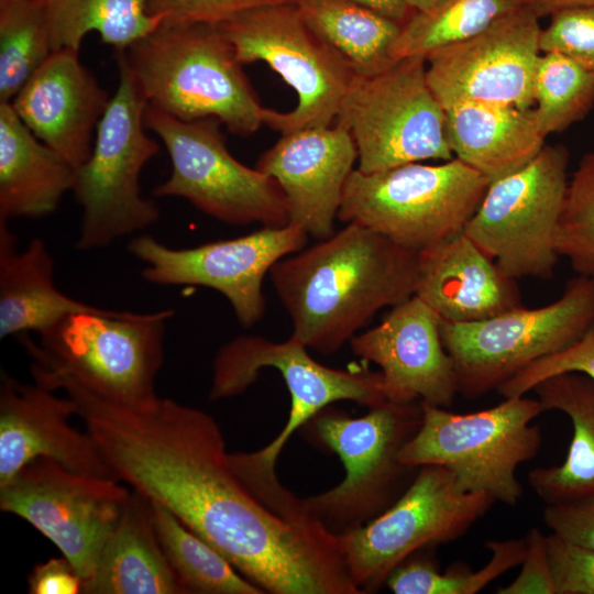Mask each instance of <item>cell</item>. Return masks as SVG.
I'll return each mask as SVG.
<instances>
[{
	"instance_id": "obj_1",
	"label": "cell",
	"mask_w": 594,
	"mask_h": 594,
	"mask_svg": "<svg viewBox=\"0 0 594 594\" xmlns=\"http://www.w3.org/2000/svg\"><path fill=\"white\" fill-rule=\"evenodd\" d=\"M117 479L156 503L271 594H361L333 535L315 519L293 520L262 503L231 468L207 413L158 397L134 408L59 378Z\"/></svg>"
},
{
	"instance_id": "obj_2",
	"label": "cell",
	"mask_w": 594,
	"mask_h": 594,
	"mask_svg": "<svg viewBox=\"0 0 594 594\" xmlns=\"http://www.w3.org/2000/svg\"><path fill=\"white\" fill-rule=\"evenodd\" d=\"M418 253L349 222L327 239L279 260L270 271L292 336L332 354L384 307L415 295Z\"/></svg>"
},
{
	"instance_id": "obj_3",
	"label": "cell",
	"mask_w": 594,
	"mask_h": 594,
	"mask_svg": "<svg viewBox=\"0 0 594 594\" xmlns=\"http://www.w3.org/2000/svg\"><path fill=\"white\" fill-rule=\"evenodd\" d=\"M116 54L148 105L174 118H215L239 136L265 125L267 108L218 25L162 23Z\"/></svg>"
},
{
	"instance_id": "obj_4",
	"label": "cell",
	"mask_w": 594,
	"mask_h": 594,
	"mask_svg": "<svg viewBox=\"0 0 594 594\" xmlns=\"http://www.w3.org/2000/svg\"><path fill=\"white\" fill-rule=\"evenodd\" d=\"M172 309L131 312L99 308L67 316L35 342L20 340L37 384L69 380L107 400L134 408L157 398L156 376L164 363V334Z\"/></svg>"
},
{
	"instance_id": "obj_5",
	"label": "cell",
	"mask_w": 594,
	"mask_h": 594,
	"mask_svg": "<svg viewBox=\"0 0 594 594\" xmlns=\"http://www.w3.org/2000/svg\"><path fill=\"white\" fill-rule=\"evenodd\" d=\"M421 421L420 403L385 400L360 418L331 406L320 410L300 430L312 444L340 458L345 476L329 491L298 498L299 512L336 536L377 517L402 496L419 469L403 464L399 452Z\"/></svg>"
},
{
	"instance_id": "obj_6",
	"label": "cell",
	"mask_w": 594,
	"mask_h": 594,
	"mask_svg": "<svg viewBox=\"0 0 594 594\" xmlns=\"http://www.w3.org/2000/svg\"><path fill=\"white\" fill-rule=\"evenodd\" d=\"M265 367L280 373L292 403L285 427L271 443L254 452L229 454L235 475L254 493L271 491L279 484L275 465L280 451L290 436L320 410L339 400H352L367 408L386 400L380 372L343 371L320 364L292 334L282 342L240 336L222 345L212 364L210 398L242 394Z\"/></svg>"
},
{
	"instance_id": "obj_7",
	"label": "cell",
	"mask_w": 594,
	"mask_h": 594,
	"mask_svg": "<svg viewBox=\"0 0 594 594\" xmlns=\"http://www.w3.org/2000/svg\"><path fill=\"white\" fill-rule=\"evenodd\" d=\"M420 405L421 425L402 448L400 462L416 469L441 465L451 471L461 492L517 505L524 494L517 469L537 455L542 442L539 426L531 424L543 413L539 400L526 395L504 398L468 414Z\"/></svg>"
},
{
	"instance_id": "obj_8",
	"label": "cell",
	"mask_w": 594,
	"mask_h": 594,
	"mask_svg": "<svg viewBox=\"0 0 594 594\" xmlns=\"http://www.w3.org/2000/svg\"><path fill=\"white\" fill-rule=\"evenodd\" d=\"M481 173L453 157L365 174L353 169L338 219L370 228L420 253L463 233L490 185Z\"/></svg>"
},
{
	"instance_id": "obj_9",
	"label": "cell",
	"mask_w": 594,
	"mask_h": 594,
	"mask_svg": "<svg viewBox=\"0 0 594 594\" xmlns=\"http://www.w3.org/2000/svg\"><path fill=\"white\" fill-rule=\"evenodd\" d=\"M119 84L100 119L89 158L76 168L73 193L82 208L76 246L88 251L141 232L160 218L141 194L140 176L160 151L146 135L147 100L123 58L116 54Z\"/></svg>"
},
{
	"instance_id": "obj_10",
	"label": "cell",
	"mask_w": 594,
	"mask_h": 594,
	"mask_svg": "<svg viewBox=\"0 0 594 594\" xmlns=\"http://www.w3.org/2000/svg\"><path fill=\"white\" fill-rule=\"evenodd\" d=\"M593 321L594 275H578L546 306H521L475 322L441 320L440 332L459 394L477 398L532 362L570 346Z\"/></svg>"
},
{
	"instance_id": "obj_11",
	"label": "cell",
	"mask_w": 594,
	"mask_h": 594,
	"mask_svg": "<svg viewBox=\"0 0 594 594\" xmlns=\"http://www.w3.org/2000/svg\"><path fill=\"white\" fill-rule=\"evenodd\" d=\"M244 66L266 63L298 97L288 112L268 109L265 125L286 133L329 127L356 74L306 21L297 3L260 7L218 25Z\"/></svg>"
},
{
	"instance_id": "obj_12",
	"label": "cell",
	"mask_w": 594,
	"mask_h": 594,
	"mask_svg": "<svg viewBox=\"0 0 594 594\" xmlns=\"http://www.w3.org/2000/svg\"><path fill=\"white\" fill-rule=\"evenodd\" d=\"M145 125L161 139L172 164L169 177L154 188L155 197L183 198L235 226L289 223L287 200L278 184L229 152L219 120L183 121L148 105Z\"/></svg>"
},
{
	"instance_id": "obj_13",
	"label": "cell",
	"mask_w": 594,
	"mask_h": 594,
	"mask_svg": "<svg viewBox=\"0 0 594 594\" xmlns=\"http://www.w3.org/2000/svg\"><path fill=\"white\" fill-rule=\"evenodd\" d=\"M336 121L350 131L365 174L426 160L450 161L446 112L427 80L425 57L395 61L373 75L355 74Z\"/></svg>"
},
{
	"instance_id": "obj_14",
	"label": "cell",
	"mask_w": 594,
	"mask_h": 594,
	"mask_svg": "<svg viewBox=\"0 0 594 594\" xmlns=\"http://www.w3.org/2000/svg\"><path fill=\"white\" fill-rule=\"evenodd\" d=\"M496 503L461 492L441 465H422L402 496L367 524L339 536L349 575L361 593H375L392 571L416 551L449 543Z\"/></svg>"
},
{
	"instance_id": "obj_15",
	"label": "cell",
	"mask_w": 594,
	"mask_h": 594,
	"mask_svg": "<svg viewBox=\"0 0 594 594\" xmlns=\"http://www.w3.org/2000/svg\"><path fill=\"white\" fill-rule=\"evenodd\" d=\"M569 151L544 145L520 169L491 182L464 233L512 278L548 279L568 186Z\"/></svg>"
},
{
	"instance_id": "obj_16",
	"label": "cell",
	"mask_w": 594,
	"mask_h": 594,
	"mask_svg": "<svg viewBox=\"0 0 594 594\" xmlns=\"http://www.w3.org/2000/svg\"><path fill=\"white\" fill-rule=\"evenodd\" d=\"M130 492L118 480L78 473L38 458L0 485V508L51 540L85 583Z\"/></svg>"
},
{
	"instance_id": "obj_17",
	"label": "cell",
	"mask_w": 594,
	"mask_h": 594,
	"mask_svg": "<svg viewBox=\"0 0 594 594\" xmlns=\"http://www.w3.org/2000/svg\"><path fill=\"white\" fill-rule=\"evenodd\" d=\"M299 227H263L252 233L188 249L169 248L150 235L135 237L132 255L145 264L142 276L157 285H197L219 292L244 328L265 314L263 282L279 260L306 246Z\"/></svg>"
},
{
	"instance_id": "obj_18",
	"label": "cell",
	"mask_w": 594,
	"mask_h": 594,
	"mask_svg": "<svg viewBox=\"0 0 594 594\" xmlns=\"http://www.w3.org/2000/svg\"><path fill=\"white\" fill-rule=\"evenodd\" d=\"M539 20L522 6L479 34L430 53L427 80L442 108L479 102L530 109L540 56Z\"/></svg>"
},
{
	"instance_id": "obj_19",
	"label": "cell",
	"mask_w": 594,
	"mask_h": 594,
	"mask_svg": "<svg viewBox=\"0 0 594 594\" xmlns=\"http://www.w3.org/2000/svg\"><path fill=\"white\" fill-rule=\"evenodd\" d=\"M441 319L417 296L394 306L382 321L350 340L352 352L375 363L386 400L449 408L459 394Z\"/></svg>"
},
{
	"instance_id": "obj_20",
	"label": "cell",
	"mask_w": 594,
	"mask_h": 594,
	"mask_svg": "<svg viewBox=\"0 0 594 594\" xmlns=\"http://www.w3.org/2000/svg\"><path fill=\"white\" fill-rule=\"evenodd\" d=\"M280 134L260 156L255 168L280 187L289 223L316 240L327 239L336 232L344 186L358 161L354 140L338 121Z\"/></svg>"
},
{
	"instance_id": "obj_21",
	"label": "cell",
	"mask_w": 594,
	"mask_h": 594,
	"mask_svg": "<svg viewBox=\"0 0 594 594\" xmlns=\"http://www.w3.org/2000/svg\"><path fill=\"white\" fill-rule=\"evenodd\" d=\"M74 415L77 407L68 396L1 371L0 485L38 458L78 473L118 480L89 432L70 425Z\"/></svg>"
},
{
	"instance_id": "obj_22",
	"label": "cell",
	"mask_w": 594,
	"mask_h": 594,
	"mask_svg": "<svg viewBox=\"0 0 594 594\" xmlns=\"http://www.w3.org/2000/svg\"><path fill=\"white\" fill-rule=\"evenodd\" d=\"M110 99L78 52L64 48L54 51L9 103L40 141L78 168L91 154Z\"/></svg>"
},
{
	"instance_id": "obj_23",
	"label": "cell",
	"mask_w": 594,
	"mask_h": 594,
	"mask_svg": "<svg viewBox=\"0 0 594 594\" xmlns=\"http://www.w3.org/2000/svg\"><path fill=\"white\" fill-rule=\"evenodd\" d=\"M415 296L442 321L466 323L521 307L509 277L464 232L418 253Z\"/></svg>"
},
{
	"instance_id": "obj_24",
	"label": "cell",
	"mask_w": 594,
	"mask_h": 594,
	"mask_svg": "<svg viewBox=\"0 0 594 594\" xmlns=\"http://www.w3.org/2000/svg\"><path fill=\"white\" fill-rule=\"evenodd\" d=\"M54 260L45 242L33 238L23 251L7 220L0 219V338L41 334L69 315L100 307L63 294L54 283Z\"/></svg>"
},
{
	"instance_id": "obj_25",
	"label": "cell",
	"mask_w": 594,
	"mask_h": 594,
	"mask_svg": "<svg viewBox=\"0 0 594 594\" xmlns=\"http://www.w3.org/2000/svg\"><path fill=\"white\" fill-rule=\"evenodd\" d=\"M444 112L452 154L490 182L520 169L544 146L530 109L462 102Z\"/></svg>"
},
{
	"instance_id": "obj_26",
	"label": "cell",
	"mask_w": 594,
	"mask_h": 594,
	"mask_svg": "<svg viewBox=\"0 0 594 594\" xmlns=\"http://www.w3.org/2000/svg\"><path fill=\"white\" fill-rule=\"evenodd\" d=\"M76 168L0 102V219L42 218L72 191Z\"/></svg>"
},
{
	"instance_id": "obj_27",
	"label": "cell",
	"mask_w": 594,
	"mask_h": 594,
	"mask_svg": "<svg viewBox=\"0 0 594 594\" xmlns=\"http://www.w3.org/2000/svg\"><path fill=\"white\" fill-rule=\"evenodd\" d=\"M85 594H185L158 542L151 503L132 490Z\"/></svg>"
},
{
	"instance_id": "obj_28",
	"label": "cell",
	"mask_w": 594,
	"mask_h": 594,
	"mask_svg": "<svg viewBox=\"0 0 594 594\" xmlns=\"http://www.w3.org/2000/svg\"><path fill=\"white\" fill-rule=\"evenodd\" d=\"M531 392L542 411L568 416L572 438L561 464L528 473L529 486L546 505L594 496V382L582 373L565 372L539 382Z\"/></svg>"
},
{
	"instance_id": "obj_29",
	"label": "cell",
	"mask_w": 594,
	"mask_h": 594,
	"mask_svg": "<svg viewBox=\"0 0 594 594\" xmlns=\"http://www.w3.org/2000/svg\"><path fill=\"white\" fill-rule=\"evenodd\" d=\"M309 25L338 50L359 75H373L395 61L391 48L402 24L350 0H298Z\"/></svg>"
},
{
	"instance_id": "obj_30",
	"label": "cell",
	"mask_w": 594,
	"mask_h": 594,
	"mask_svg": "<svg viewBox=\"0 0 594 594\" xmlns=\"http://www.w3.org/2000/svg\"><path fill=\"white\" fill-rule=\"evenodd\" d=\"M148 1L44 0L53 52H79L90 32L98 33L114 52H124L162 24L161 18L150 13Z\"/></svg>"
},
{
	"instance_id": "obj_31",
	"label": "cell",
	"mask_w": 594,
	"mask_h": 594,
	"mask_svg": "<svg viewBox=\"0 0 594 594\" xmlns=\"http://www.w3.org/2000/svg\"><path fill=\"white\" fill-rule=\"evenodd\" d=\"M150 503L158 542L185 594H265L170 512Z\"/></svg>"
},
{
	"instance_id": "obj_32",
	"label": "cell",
	"mask_w": 594,
	"mask_h": 594,
	"mask_svg": "<svg viewBox=\"0 0 594 594\" xmlns=\"http://www.w3.org/2000/svg\"><path fill=\"white\" fill-rule=\"evenodd\" d=\"M488 562L473 571L468 563L454 562L444 572L430 552L435 547L420 549L397 565L386 580L395 594H476L507 571L520 565L526 540H490Z\"/></svg>"
},
{
	"instance_id": "obj_33",
	"label": "cell",
	"mask_w": 594,
	"mask_h": 594,
	"mask_svg": "<svg viewBox=\"0 0 594 594\" xmlns=\"http://www.w3.org/2000/svg\"><path fill=\"white\" fill-rule=\"evenodd\" d=\"M526 0H448L425 12H414L402 25L391 48L394 61L427 57L433 51L472 37Z\"/></svg>"
},
{
	"instance_id": "obj_34",
	"label": "cell",
	"mask_w": 594,
	"mask_h": 594,
	"mask_svg": "<svg viewBox=\"0 0 594 594\" xmlns=\"http://www.w3.org/2000/svg\"><path fill=\"white\" fill-rule=\"evenodd\" d=\"M52 53L44 0H0V102H11Z\"/></svg>"
},
{
	"instance_id": "obj_35",
	"label": "cell",
	"mask_w": 594,
	"mask_h": 594,
	"mask_svg": "<svg viewBox=\"0 0 594 594\" xmlns=\"http://www.w3.org/2000/svg\"><path fill=\"white\" fill-rule=\"evenodd\" d=\"M534 118L547 138L583 120L594 108V72L559 54L539 56L534 77Z\"/></svg>"
},
{
	"instance_id": "obj_36",
	"label": "cell",
	"mask_w": 594,
	"mask_h": 594,
	"mask_svg": "<svg viewBox=\"0 0 594 594\" xmlns=\"http://www.w3.org/2000/svg\"><path fill=\"white\" fill-rule=\"evenodd\" d=\"M556 248L579 275H594V150L568 180Z\"/></svg>"
},
{
	"instance_id": "obj_37",
	"label": "cell",
	"mask_w": 594,
	"mask_h": 594,
	"mask_svg": "<svg viewBox=\"0 0 594 594\" xmlns=\"http://www.w3.org/2000/svg\"><path fill=\"white\" fill-rule=\"evenodd\" d=\"M565 372L582 373L594 382V321L573 344L532 362L505 381L496 391L503 398L524 396L539 382Z\"/></svg>"
},
{
	"instance_id": "obj_38",
	"label": "cell",
	"mask_w": 594,
	"mask_h": 594,
	"mask_svg": "<svg viewBox=\"0 0 594 594\" xmlns=\"http://www.w3.org/2000/svg\"><path fill=\"white\" fill-rule=\"evenodd\" d=\"M540 52L559 53L594 72V6L575 7L550 16L541 29Z\"/></svg>"
},
{
	"instance_id": "obj_39",
	"label": "cell",
	"mask_w": 594,
	"mask_h": 594,
	"mask_svg": "<svg viewBox=\"0 0 594 594\" xmlns=\"http://www.w3.org/2000/svg\"><path fill=\"white\" fill-rule=\"evenodd\" d=\"M298 0H150L148 11L166 24L219 25L251 9Z\"/></svg>"
},
{
	"instance_id": "obj_40",
	"label": "cell",
	"mask_w": 594,
	"mask_h": 594,
	"mask_svg": "<svg viewBox=\"0 0 594 594\" xmlns=\"http://www.w3.org/2000/svg\"><path fill=\"white\" fill-rule=\"evenodd\" d=\"M547 543L554 594H594V552L552 532Z\"/></svg>"
},
{
	"instance_id": "obj_41",
	"label": "cell",
	"mask_w": 594,
	"mask_h": 594,
	"mask_svg": "<svg viewBox=\"0 0 594 594\" xmlns=\"http://www.w3.org/2000/svg\"><path fill=\"white\" fill-rule=\"evenodd\" d=\"M542 519L552 534L594 552V496L546 505Z\"/></svg>"
},
{
	"instance_id": "obj_42",
	"label": "cell",
	"mask_w": 594,
	"mask_h": 594,
	"mask_svg": "<svg viewBox=\"0 0 594 594\" xmlns=\"http://www.w3.org/2000/svg\"><path fill=\"white\" fill-rule=\"evenodd\" d=\"M526 540L525 557L517 578L506 586L498 587L497 594H554L551 576L547 536L538 528H531Z\"/></svg>"
},
{
	"instance_id": "obj_43",
	"label": "cell",
	"mask_w": 594,
	"mask_h": 594,
	"mask_svg": "<svg viewBox=\"0 0 594 594\" xmlns=\"http://www.w3.org/2000/svg\"><path fill=\"white\" fill-rule=\"evenodd\" d=\"M28 584L31 594H78L84 588L82 578L64 557L34 565Z\"/></svg>"
},
{
	"instance_id": "obj_44",
	"label": "cell",
	"mask_w": 594,
	"mask_h": 594,
	"mask_svg": "<svg viewBox=\"0 0 594 594\" xmlns=\"http://www.w3.org/2000/svg\"><path fill=\"white\" fill-rule=\"evenodd\" d=\"M400 23L402 25L409 20L414 11L403 0H350Z\"/></svg>"
},
{
	"instance_id": "obj_45",
	"label": "cell",
	"mask_w": 594,
	"mask_h": 594,
	"mask_svg": "<svg viewBox=\"0 0 594 594\" xmlns=\"http://www.w3.org/2000/svg\"><path fill=\"white\" fill-rule=\"evenodd\" d=\"M526 4L541 19L565 9L594 6V0H526Z\"/></svg>"
},
{
	"instance_id": "obj_46",
	"label": "cell",
	"mask_w": 594,
	"mask_h": 594,
	"mask_svg": "<svg viewBox=\"0 0 594 594\" xmlns=\"http://www.w3.org/2000/svg\"><path fill=\"white\" fill-rule=\"evenodd\" d=\"M414 12L429 11L448 0H403Z\"/></svg>"
}]
</instances>
